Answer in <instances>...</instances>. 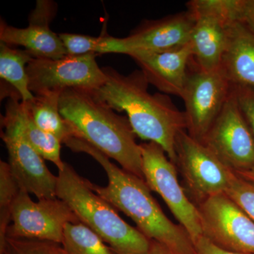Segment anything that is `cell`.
Returning a JSON list of instances; mask_svg holds the SVG:
<instances>
[{
  "label": "cell",
  "instance_id": "1",
  "mask_svg": "<svg viewBox=\"0 0 254 254\" xmlns=\"http://www.w3.org/2000/svg\"><path fill=\"white\" fill-rule=\"evenodd\" d=\"M64 144L72 151L89 155L103 167L108 175V185L100 187L87 180L88 187L131 218L147 238L172 254H196L185 229L165 215L143 179L119 168L104 153L81 138L71 137Z\"/></svg>",
  "mask_w": 254,
  "mask_h": 254
},
{
  "label": "cell",
  "instance_id": "2",
  "mask_svg": "<svg viewBox=\"0 0 254 254\" xmlns=\"http://www.w3.org/2000/svg\"><path fill=\"white\" fill-rule=\"evenodd\" d=\"M103 70L107 81L98 89L90 91L93 97L114 110L125 112L135 134L160 145L176 165L177 137L187 128L185 113L168 95L151 94L148 90L149 83L141 70L128 75L111 67Z\"/></svg>",
  "mask_w": 254,
  "mask_h": 254
},
{
  "label": "cell",
  "instance_id": "3",
  "mask_svg": "<svg viewBox=\"0 0 254 254\" xmlns=\"http://www.w3.org/2000/svg\"><path fill=\"white\" fill-rule=\"evenodd\" d=\"M60 112L73 131L124 170L144 180L141 146L127 117L115 113L88 90L68 88L60 95Z\"/></svg>",
  "mask_w": 254,
  "mask_h": 254
},
{
  "label": "cell",
  "instance_id": "4",
  "mask_svg": "<svg viewBox=\"0 0 254 254\" xmlns=\"http://www.w3.org/2000/svg\"><path fill=\"white\" fill-rule=\"evenodd\" d=\"M57 197L67 203L79 221L98 234L117 254H146L153 242L128 225L113 205L88 187L65 163L58 170Z\"/></svg>",
  "mask_w": 254,
  "mask_h": 254
},
{
  "label": "cell",
  "instance_id": "5",
  "mask_svg": "<svg viewBox=\"0 0 254 254\" xmlns=\"http://www.w3.org/2000/svg\"><path fill=\"white\" fill-rule=\"evenodd\" d=\"M187 8L195 18L190 41L193 66L205 71L220 69L229 29L237 21V0H191Z\"/></svg>",
  "mask_w": 254,
  "mask_h": 254
},
{
  "label": "cell",
  "instance_id": "6",
  "mask_svg": "<svg viewBox=\"0 0 254 254\" xmlns=\"http://www.w3.org/2000/svg\"><path fill=\"white\" fill-rule=\"evenodd\" d=\"M175 152L176 165L185 182V191L195 205L226 192L235 172L186 130L177 136Z\"/></svg>",
  "mask_w": 254,
  "mask_h": 254
},
{
  "label": "cell",
  "instance_id": "7",
  "mask_svg": "<svg viewBox=\"0 0 254 254\" xmlns=\"http://www.w3.org/2000/svg\"><path fill=\"white\" fill-rule=\"evenodd\" d=\"M140 146L145 182L150 190L162 197L194 245L195 241L203 236L201 220L196 205L179 183L177 165L160 145L148 142Z\"/></svg>",
  "mask_w": 254,
  "mask_h": 254
},
{
  "label": "cell",
  "instance_id": "8",
  "mask_svg": "<svg viewBox=\"0 0 254 254\" xmlns=\"http://www.w3.org/2000/svg\"><path fill=\"white\" fill-rule=\"evenodd\" d=\"M78 222L67 203L58 197L34 202L21 190L11 208L6 237L62 245L66 225Z\"/></svg>",
  "mask_w": 254,
  "mask_h": 254
},
{
  "label": "cell",
  "instance_id": "9",
  "mask_svg": "<svg viewBox=\"0 0 254 254\" xmlns=\"http://www.w3.org/2000/svg\"><path fill=\"white\" fill-rule=\"evenodd\" d=\"M97 55H65L60 59L33 58L26 66L29 89L34 95L62 93L68 88L94 91L105 84L106 75Z\"/></svg>",
  "mask_w": 254,
  "mask_h": 254
},
{
  "label": "cell",
  "instance_id": "10",
  "mask_svg": "<svg viewBox=\"0 0 254 254\" xmlns=\"http://www.w3.org/2000/svg\"><path fill=\"white\" fill-rule=\"evenodd\" d=\"M1 138L8 151V164L20 189L33 193L38 200L57 198L58 176L45 163L44 159L30 144L14 113L6 105L1 116Z\"/></svg>",
  "mask_w": 254,
  "mask_h": 254
},
{
  "label": "cell",
  "instance_id": "11",
  "mask_svg": "<svg viewBox=\"0 0 254 254\" xmlns=\"http://www.w3.org/2000/svg\"><path fill=\"white\" fill-rule=\"evenodd\" d=\"M201 143L235 173L254 168V138L232 88Z\"/></svg>",
  "mask_w": 254,
  "mask_h": 254
},
{
  "label": "cell",
  "instance_id": "12",
  "mask_svg": "<svg viewBox=\"0 0 254 254\" xmlns=\"http://www.w3.org/2000/svg\"><path fill=\"white\" fill-rule=\"evenodd\" d=\"M232 86L221 69L190 71L181 98L185 105L186 131L202 142L231 94Z\"/></svg>",
  "mask_w": 254,
  "mask_h": 254
},
{
  "label": "cell",
  "instance_id": "13",
  "mask_svg": "<svg viewBox=\"0 0 254 254\" xmlns=\"http://www.w3.org/2000/svg\"><path fill=\"white\" fill-rule=\"evenodd\" d=\"M196 206L203 236L223 250L254 254V222L226 193L210 197Z\"/></svg>",
  "mask_w": 254,
  "mask_h": 254
},
{
  "label": "cell",
  "instance_id": "14",
  "mask_svg": "<svg viewBox=\"0 0 254 254\" xmlns=\"http://www.w3.org/2000/svg\"><path fill=\"white\" fill-rule=\"evenodd\" d=\"M58 11L56 3L50 0H38L36 7L28 17V26L18 28L1 20L0 41L10 46H19L35 58L60 59L66 54L59 35L50 28Z\"/></svg>",
  "mask_w": 254,
  "mask_h": 254
},
{
  "label": "cell",
  "instance_id": "15",
  "mask_svg": "<svg viewBox=\"0 0 254 254\" xmlns=\"http://www.w3.org/2000/svg\"><path fill=\"white\" fill-rule=\"evenodd\" d=\"M128 56L138 64L148 83L165 94L181 98L193 56L190 43L166 50H134Z\"/></svg>",
  "mask_w": 254,
  "mask_h": 254
},
{
  "label": "cell",
  "instance_id": "16",
  "mask_svg": "<svg viewBox=\"0 0 254 254\" xmlns=\"http://www.w3.org/2000/svg\"><path fill=\"white\" fill-rule=\"evenodd\" d=\"M195 18L189 10L157 20H145L125 40L134 50H166L190 43ZM128 54V55H129Z\"/></svg>",
  "mask_w": 254,
  "mask_h": 254
},
{
  "label": "cell",
  "instance_id": "17",
  "mask_svg": "<svg viewBox=\"0 0 254 254\" xmlns=\"http://www.w3.org/2000/svg\"><path fill=\"white\" fill-rule=\"evenodd\" d=\"M220 69L232 87L254 90V33L243 23L230 26Z\"/></svg>",
  "mask_w": 254,
  "mask_h": 254
},
{
  "label": "cell",
  "instance_id": "18",
  "mask_svg": "<svg viewBox=\"0 0 254 254\" xmlns=\"http://www.w3.org/2000/svg\"><path fill=\"white\" fill-rule=\"evenodd\" d=\"M6 105L14 113L23 135L33 148L44 160L54 163L58 170L63 169L65 163L61 159L62 142L54 135L37 126L19 95L14 93L8 97Z\"/></svg>",
  "mask_w": 254,
  "mask_h": 254
},
{
  "label": "cell",
  "instance_id": "19",
  "mask_svg": "<svg viewBox=\"0 0 254 254\" xmlns=\"http://www.w3.org/2000/svg\"><path fill=\"white\" fill-rule=\"evenodd\" d=\"M60 92H47L35 95L24 102L37 126L47 133L56 136L62 143L73 136V131L60 112Z\"/></svg>",
  "mask_w": 254,
  "mask_h": 254
},
{
  "label": "cell",
  "instance_id": "20",
  "mask_svg": "<svg viewBox=\"0 0 254 254\" xmlns=\"http://www.w3.org/2000/svg\"><path fill=\"white\" fill-rule=\"evenodd\" d=\"M33 58L27 50L16 49L0 43V77L15 90L23 102L33 100L35 97L30 91L26 72V66Z\"/></svg>",
  "mask_w": 254,
  "mask_h": 254
},
{
  "label": "cell",
  "instance_id": "21",
  "mask_svg": "<svg viewBox=\"0 0 254 254\" xmlns=\"http://www.w3.org/2000/svg\"><path fill=\"white\" fill-rule=\"evenodd\" d=\"M59 36L67 55L129 54L125 38H115L105 33L94 37L63 33H60Z\"/></svg>",
  "mask_w": 254,
  "mask_h": 254
},
{
  "label": "cell",
  "instance_id": "22",
  "mask_svg": "<svg viewBox=\"0 0 254 254\" xmlns=\"http://www.w3.org/2000/svg\"><path fill=\"white\" fill-rule=\"evenodd\" d=\"M62 245L65 254H114L98 234L81 222L66 225Z\"/></svg>",
  "mask_w": 254,
  "mask_h": 254
},
{
  "label": "cell",
  "instance_id": "23",
  "mask_svg": "<svg viewBox=\"0 0 254 254\" xmlns=\"http://www.w3.org/2000/svg\"><path fill=\"white\" fill-rule=\"evenodd\" d=\"M19 185L16 181L8 163L0 162V244L6 238L9 226L11 208L19 193Z\"/></svg>",
  "mask_w": 254,
  "mask_h": 254
},
{
  "label": "cell",
  "instance_id": "24",
  "mask_svg": "<svg viewBox=\"0 0 254 254\" xmlns=\"http://www.w3.org/2000/svg\"><path fill=\"white\" fill-rule=\"evenodd\" d=\"M0 254H65L58 244L45 241L6 237L0 244Z\"/></svg>",
  "mask_w": 254,
  "mask_h": 254
},
{
  "label": "cell",
  "instance_id": "25",
  "mask_svg": "<svg viewBox=\"0 0 254 254\" xmlns=\"http://www.w3.org/2000/svg\"><path fill=\"white\" fill-rule=\"evenodd\" d=\"M225 193L254 222V184L235 173Z\"/></svg>",
  "mask_w": 254,
  "mask_h": 254
},
{
  "label": "cell",
  "instance_id": "26",
  "mask_svg": "<svg viewBox=\"0 0 254 254\" xmlns=\"http://www.w3.org/2000/svg\"><path fill=\"white\" fill-rule=\"evenodd\" d=\"M241 112L250 127L254 138V90L232 87Z\"/></svg>",
  "mask_w": 254,
  "mask_h": 254
},
{
  "label": "cell",
  "instance_id": "27",
  "mask_svg": "<svg viewBox=\"0 0 254 254\" xmlns=\"http://www.w3.org/2000/svg\"><path fill=\"white\" fill-rule=\"evenodd\" d=\"M237 21L254 33V0H239Z\"/></svg>",
  "mask_w": 254,
  "mask_h": 254
},
{
  "label": "cell",
  "instance_id": "28",
  "mask_svg": "<svg viewBox=\"0 0 254 254\" xmlns=\"http://www.w3.org/2000/svg\"><path fill=\"white\" fill-rule=\"evenodd\" d=\"M194 247L196 254H246L223 250L205 236H202L195 241Z\"/></svg>",
  "mask_w": 254,
  "mask_h": 254
},
{
  "label": "cell",
  "instance_id": "29",
  "mask_svg": "<svg viewBox=\"0 0 254 254\" xmlns=\"http://www.w3.org/2000/svg\"><path fill=\"white\" fill-rule=\"evenodd\" d=\"M237 175L242 178L245 179L247 181L254 184V168L251 170H246V171L239 172L236 173Z\"/></svg>",
  "mask_w": 254,
  "mask_h": 254
},
{
  "label": "cell",
  "instance_id": "30",
  "mask_svg": "<svg viewBox=\"0 0 254 254\" xmlns=\"http://www.w3.org/2000/svg\"><path fill=\"white\" fill-rule=\"evenodd\" d=\"M146 254H172L168 252V251L163 248L161 246L157 244L156 242H153V247H152L151 250Z\"/></svg>",
  "mask_w": 254,
  "mask_h": 254
}]
</instances>
